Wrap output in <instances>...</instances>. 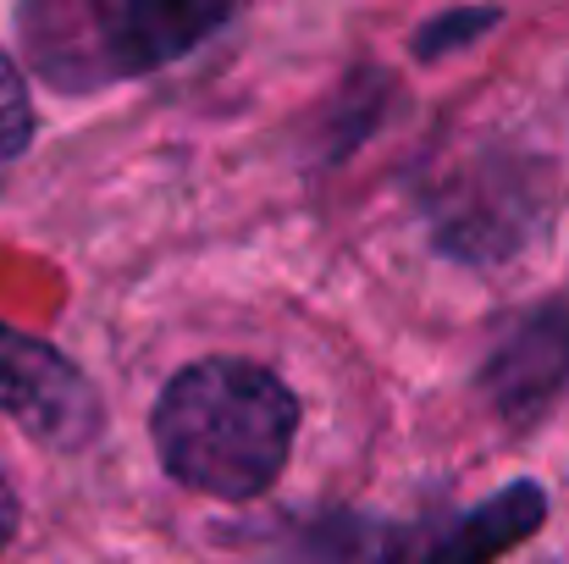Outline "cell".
<instances>
[{"label": "cell", "instance_id": "obj_2", "mask_svg": "<svg viewBox=\"0 0 569 564\" xmlns=\"http://www.w3.org/2000/svg\"><path fill=\"white\" fill-rule=\"evenodd\" d=\"M227 22L232 6L193 0H50L22 11V39L50 83L83 95L111 78H144L189 56Z\"/></svg>", "mask_w": 569, "mask_h": 564}, {"label": "cell", "instance_id": "obj_1", "mask_svg": "<svg viewBox=\"0 0 569 564\" xmlns=\"http://www.w3.org/2000/svg\"><path fill=\"white\" fill-rule=\"evenodd\" d=\"M293 432L299 398L288 393V382L232 355L183 366L161 387L150 415L167 476L227 504H249L282 476Z\"/></svg>", "mask_w": 569, "mask_h": 564}, {"label": "cell", "instance_id": "obj_9", "mask_svg": "<svg viewBox=\"0 0 569 564\" xmlns=\"http://www.w3.org/2000/svg\"><path fill=\"white\" fill-rule=\"evenodd\" d=\"M11 532H17V493H11V482L0 476V554H6Z\"/></svg>", "mask_w": 569, "mask_h": 564}, {"label": "cell", "instance_id": "obj_4", "mask_svg": "<svg viewBox=\"0 0 569 564\" xmlns=\"http://www.w3.org/2000/svg\"><path fill=\"white\" fill-rule=\"evenodd\" d=\"M481 387L492 409L515 426H537L569 393V299L526 310L487 355Z\"/></svg>", "mask_w": 569, "mask_h": 564}, {"label": "cell", "instance_id": "obj_3", "mask_svg": "<svg viewBox=\"0 0 569 564\" xmlns=\"http://www.w3.org/2000/svg\"><path fill=\"white\" fill-rule=\"evenodd\" d=\"M0 415L50 448H83L100 432V393L61 349L0 321Z\"/></svg>", "mask_w": 569, "mask_h": 564}, {"label": "cell", "instance_id": "obj_7", "mask_svg": "<svg viewBox=\"0 0 569 564\" xmlns=\"http://www.w3.org/2000/svg\"><path fill=\"white\" fill-rule=\"evenodd\" d=\"M503 22V11H470V6H459V11H442V17H431L426 28H415V56L420 61H442V56H453V50H470L487 28H498Z\"/></svg>", "mask_w": 569, "mask_h": 564}, {"label": "cell", "instance_id": "obj_8", "mask_svg": "<svg viewBox=\"0 0 569 564\" xmlns=\"http://www.w3.org/2000/svg\"><path fill=\"white\" fill-rule=\"evenodd\" d=\"M33 139V106H28V83L17 78L11 56L0 50V167H11Z\"/></svg>", "mask_w": 569, "mask_h": 564}, {"label": "cell", "instance_id": "obj_5", "mask_svg": "<svg viewBox=\"0 0 569 564\" xmlns=\"http://www.w3.org/2000/svg\"><path fill=\"white\" fill-rule=\"evenodd\" d=\"M542 521H548V493L537 482H509L476 509H465L459 521H448L420 554V564H492L509 548L531 543Z\"/></svg>", "mask_w": 569, "mask_h": 564}, {"label": "cell", "instance_id": "obj_6", "mask_svg": "<svg viewBox=\"0 0 569 564\" xmlns=\"http://www.w3.org/2000/svg\"><path fill=\"white\" fill-rule=\"evenodd\" d=\"M282 564H403V537L377 515L332 509L282 537Z\"/></svg>", "mask_w": 569, "mask_h": 564}]
</instances>
